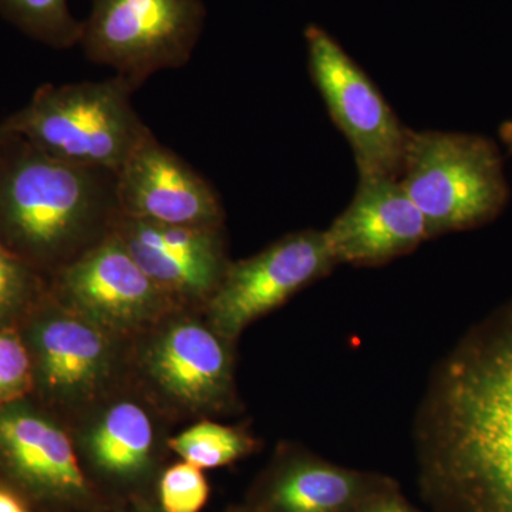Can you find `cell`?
Wrapping results in <instances>:
<instances>
[{"label": "cell", "mask_w": 512, "mask_h": 512, "mask_svg": "<svg viewBox=\"0 0 512 512\" xmlns=\"http://www.w3.org/2000/svg\"><path fill=\"white\" fill-rule=\"evenodd\" d=\"M32 366L18 329H0V407L32 394Z\"/></svg>", "instance_id": "21"}, {"label": "cell", "mask_w": 512, "mask_h": 512, "mask_svg": "<svg viewBox=\"0 0 512 512\" xmlns=\"http://www.w3.org/2000/svg\"><path fill=\"white\" fill-rule=\"evenodd\" d=\"M18 332L32 366L30 397L66 424L130 382V342L70 311L50 292Z\"/></svg>", "instance_id": "6"}, {"label": "cell", "mask_w": 512, "mask_h": 512, "mask_svg": "<svg viewBox=\"0 0 512 512\" xmlns=\"http://www.w3.org/2000/svg\"><path fill=\"white\" fill-rule=\"evenodd\" d=\"M0 512H35L22 495L0 483Z\"/></svg>", "instance_id": "22"}, {"label": "cell", "mask_w": 512, "mask_h": 512, "mask_svg": "<svg viewBox=\"0 0 512 512\" xmlns=\"http://www.w3.org/2000/svg\"><path fill=\"white\" fill-rule=\"evenodd\" d=\"M113 234L180 309L204 312L231 264L225 225H165L120 214Z\"/></svg>", "instance_id": "13"}, {"label": "cell", "mask_w": 512, "mask_h": 512, "mask_svg": "<svg viewBox=\"0 0 512 512\" xmlns=\"http://www.w3.org/2000/svg\"><path fill=\"white\" fill-rule=\"evenodd\" d=\"M117 198L121 214L137 220L187 227L225 225L218 192L154 133L117 173Z\"/></svg>", "instance_id": "14"}, {"label": "cell", "mask_w": 512, "mask_h": 512, "mask_svg": "<svg viewBox=\"0 0 512 512\" xmlns=\"http://www.w3.org/2000/svg\"><path fill=\"white\" fill-rule=\"evenodd\" d=\"M117 174L57 160L5 128L0 242L47 279L109 238L120 217Z\"/></svg>", "instance_id": "2"}, {"label": "cell", "mask_w": 512, "mask_h": 512, "mask_svg": "<svg viewBox=\"0 0 512 512\" xmlns=\"http://www.w3.org/2000/svg\"><path fill=\"white\" fill-rule=\"evenodd\" d=\"M365 512H412L409 508L397 501H386V503L377 504Z\"/></svg>", "instance_id": "24"}, {"label": "cell", "mask_w": 512, "mask_h": 512, "mask_svg": "<svg viewBox=\"0 0 512 512\" xmlns=\"http://www.w3.org/2000/svg\"><path fill=\"white\" fill-rule=\"evenodd\" d=\"M362 491L356 474L311 458L289 457L266 480L259 512H345Z\"/></svg>", "instance_id": "16"}, {"label": "cell", "mask_w": 512, "mask_h": 512, "mask_svg": "<svg viewBox=\"0 0 512 512\" xmlns=\"http://www.w3.org/2000/svg\"><path fill=\"white\" fill-rule=\"evenodd\" d=\"M235 512H252V511H235Z\"/></svg>", "instance_id": "27"}, {"label": "cell", "mask_w": 512, "mask_h": 512, "mask_svg": "<svg viewBox=\"0 0 512 512\" xmlns=\"http://www.w3.org/2000/svg\"><path fill=\"white\" fill-rule=\"evenodd\" d=\"M0 483L35 512H109L84 476L66 423L30 396L0 407Z\"/></svg>", "instance_id": "9"}, {"label": "cell", "mask_w": 512, "mask_h": 512, "mask_svg": "<svg viewBox=\"0 0 512 512\" xmlns=\"http://www.w3.org/2000/svg\"><path fill=\"white\" fill-rule=\"evenodd\" d=\"M109 512H164L158 507L156 501L144 500V501H133V503H127L119 505V507L110 508Z\"/></svg>", "instance_id": "23"}, {"label": "cell", "mask_w": 512, "mask_h": 512, "mask_svg": "<svg viewBox=\"0 0 512 512\" xmlns=\"http://www.w3.org/2000/svg\"><path fill=\"white\" fill-rule=\"evenodd\" d=\"M500 136L508 151L512 154V121H505L503 126L500 127Z\"/></svg>", "instance_id": "25"}, {"label": "cell", "mask_w": 512, "mask_h": 512, "mask_svg": "<svg viewBox=\"0 0 512 512\" xmlns=\"http://www.w3.org/2000/svg\"><path fill=\"white\" fill-rule=\"evenodd\" d=\"M49 293V279L0 242V329H18Z\"/></svg>", "instance_id": "19"}, {"label": "cell", "mask_w": 512, "mask_h": 512, "mask_svg": "<svg viewBox=\"0 0 512 512\" xmlns=\"http://www.w3.org/2000/svg\"><path fill=\"white\" fill-rule=\"evenodd\" d=\"M336 264L379 265L430 238L426 220L399 178L359 177L355 197L326 229Z\"/></svg>", "instance_id": "15"}, {"label": "cell", "mask_w": 512, "mask_h": 512, "mask_svg": "<svg viewBox=\"0 0 512 512\" xmlns=\"http://www.w3.org/2000/svg\"><path fill=\"white\" fill-rule=\"evenodd\" d=\"M423 436L437 473L470 512H512V305L447 360Z\"/></svg>", "instance_id": "1"}, {"label": "cell", "mask_w": 512, "mask_h": 512, "mask_svg": "<svg viewBox=\"0 0 512 512\" xmlns=\"http://www.w3.org/2000/svg\"><path fill=\"white\" fill-rule=\"evenodd\" d=\"M399 180L430 238L493 221L510 197L500 151L476 134L410 130Z\"/></svg>", "instance_id": "7"}, {"label": "cell", "mask_w": 512, "mask_h": 512, "mask_svg": "<svg viewBox=\"0 0 512 512\" xmlns=\"http://www.w3.org/2000/svg\"><path fill=\"white\" fill-rule=\"evenodd\" d=\"M335 265L325 232H293L251 258L231 261L202 313L212 328L235 342L252 322L328 275Z\"/></svg>", "instance_id": "12"}, {"label": "cell", "mask_w": 512, "mask_h": 512, "mask_svg": "<svg viewBox=\"0 0 512 512\" xmlns=\"http://www.w3.org/2000/svg\"><path fill=\"white\" fill-rule=\"evenodd\" d=\"M49 292L70 311L128 342L180 309L114 234L50 276Z\"/></svg>", "instance_id": "11"}, {"label": "cell", "mask_w": 512, "mask_h": 512, "mask_svg": "<svg viewBox=\"0 0 512 512\" xmlns=\"http://www.w3.org/2000/svg\"><path fill=\"white\" fill-rule=\"evenodd\" d=\"M305 40L312 82L352 147L359 177L399 178L410 128L335 37L309 25Z\"/></svg>", "instance_id": "10"}, {"label": "cell", "mask_w": 512, "mask_h": 512, "mask_svg": "<svg viewBox=\"0 0 512 512\" xmlns=\"http://www.w3.org/2000/svg\"><path fill=\"white\" fill-rule=\"evenodd\" d=\"M208 497L204 470L187 461L168 464L158 478L156 503L164 512H201Z\"/></svg>", "instance_id": "20"}, {"label": "cell", "mask_w": 512, "mask_h": 512, "mask_svg": "<svg viewBox=\"0 0 512 512\" xmlns=\"http://www.w3.org/2000/svg\"><path fill=\"white\" fill-rule=\"evenodd\" d=\"M134 92L119 76L45 84L3 127L57 160L117 174L153 133L131 103Z\"/></svg>", "instance_id": "4"}, {"label": "cell", "mask_w": 512, "mask_h": 512, "mask_svg": "<svg viewBox=\"0 0 512 512\" xmlns=\"http://www.w3.org/2000/svg\"><path fill=\"white\" fill-rule=\"evenodd\" d=\"M255 447L248 431L212 419L194 421L170 439L171 453L201 470L229 466Z\"/></svg>", "instance_id": "17"}, {"label": "cell", "mask_w": 512, "mask_h": 512, "mask_svg": "<svg viewBox=\"0 0 512 512\" xmlns=\"http://www.w3.org/2000/svg\"><path fill=\"white\" fill-rule=\"evenodd\" d=\"M0 13L20 32L53 49L79 45L83 22L67 0H0Z\"/></svg>", "instance_id": "18"}, {"label": "cell", "mask_w": 512, "mask_h": 512, "mask_svg": "<svg viewBox=\"0 0 512 512\" xmlns=\"http://www.w3.org/2000/svg\"><path fill=\"white\" fill-rule=\"evenodd\" d=\"M202 0H92L79 46L134 90L190 62L204 30Z\"/></svg>", "instance_id": "8"}, {"label": "cell", "mask_w": 512, "mask_h": 512, "mask_svg": "<svg viewBox=\"0 0 512 512\" xmlns=\"http://www.w3.org/2000/svg\"><path fill=\"white\" fill-rule=\"evenodd\" d=\"M130 383L171 423L214 419L237 409L234 340L204 313L174 309L130 340Z\"/></svg>", "instance_id": "3"}, {"label": "cell", "mask_w": 512, "mask_h": 512, "mask_svg": "<svg viewBox=\"0 0 512 512\" xmlns=\"http://www.w3.org/2000/svg\"><path fill=\"white\" fill-rule=\"evenodd\" d=\"M3 136H5V127H3V123L0 121V143H2Z\"/></svg>", "instance_id": "26"}, {"label": "cell", "mask_w": 512, "mask_h": 512, "mask_svg": "<svg viewBox=\"0 0 512 512\" xmlns=\"http://www.w3.org/2000/svg\"><path fill=\"white\" fill-rule=\"evenodd\" d=\"M66 426L84 476L109 510L156 501L175 424L133 384L101 397Z\"/></svg>", "instance_id": "5"}]
</instances>
